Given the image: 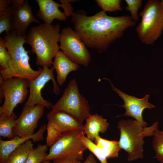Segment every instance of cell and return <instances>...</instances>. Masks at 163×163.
Wrapping results in <instances>:
<instances>
[{"mask_svg":"<svg viewBox=\"0 0 163 163\" xmlns=\"http://www.w3.org/2000/svg\"><path fill=\"white\" fill-rule=\"evenodd\" d=\"M17 117L13 113L11 115H0V136L11 140L14 136L13 133Z\"/></svg>","mask_w":163,"mask_h":163,"instance_id":"44dd1931","label":"cell"},{"mask_svg":"<svg viewBox=\"0 0 163 163\" xmlns=\"http://www.w3.org/2000/svg\"><path fill=\"white\" fill-rule=\"evenodd\" d=\"M61 4H63L62 8L64 10V13L67 17L70 16L73 12V8L70 3L71 2H74V0H60Z\"/></svg>","mask_w":163,"mask_h":163,"instance_id":"f546056e","label":"cell"},{"mask_svg":"<svg viewBox=\"0 0 163 163\" xmlns=\"http://www.w3.org/2000/svg\"><path fill=\"white\" fill-rule=\"evenodd\" d=\"M98 5L102 9V11L112 12L123 10L121 7V0H96Z\"/></svg>","mask_w":163,"mask_h":163,"instance_id":"484cf974","label":"cell"},{"mask_svg":"<svg viewBox=\"0 0 163 163\" xmlns=\"http://www.w3.org/2000/svg\"><path fill=\"white\" fill-rule=\"evenodd\" d=\"M11 3L13 10L12 27L18 35L26 36L27 28L32 22L41 23L34 17L28 0H11Z\"/></svg>","mask_w":163,"mask_h":163,"instance_id":"7c38bea8","label":"cell"},{"mask_svg":"<svg viewBox=\"0 0 163 163\" xmlns=\"http://www.w3.org/2000/svg\"><path fill=\"white\" fill-rule=\"evenodd\" d=\"M46 129V125H42L38 131L34 134L23 137L15 136L8 140L0 139V163H5L10 154L19 146L29 139L34 143L43 140V134Z\"/></svg>","mask_w":163,"mask_h":163,"instance_id":"9a60e30c","label":"cell"},{"mask_svg":"<svg viewBox=\"0 0 163 163\" xmlns=\"http://www.w3.org/2000/svg\"><path fill=\"white\" fill-rule=\"evenodd\" d=\"M39 7L36 16L41 19L45 23L52 24L53 21H66L67 17L61 12L59 7H63L62 4H59L53 0H36Z\"/></svg>","mask_w":163,"mask_h":163,"instance_id":"2e32d148","label":"cell"},{"mask_svg":"<svg viewBox=\"0 0 163 163\" xmlns=\"http://www.w3.org/2000/svg\"><path fill=\"white\" fill-rule=\"evenodd\" d=\"M45 107L41 104L30 107L24 106L13 128L14 136L23 137L34 134L38 122L44 114Z\"/></svg>","mask_w":163,"mask_h":163,"instance_id":"8fae6325","label":"cell"},{"mask_svg":"<svg viewBox=\"0 0 163 163\" xmlns=\"http://www.w3.org/2000/svg\"><path fill=\"white\" fill-rule=\"evenodd\" d=\"M40 74L36 78L28 80L29 94L24 106L32 107L37 104L44 106L48 109L51 108L52 105L49 101L44 100L41 95V91L46 84L50 80L53 82V91L56 94L60 93V88L56 82L53 75L54 68H50L46 66L43 67Z\"/></svg>","mask_w":163,"mask_h":163,"instance_id":"30bf717a","label":"cell"},{"mask_svg":"<svg viewBox=\"0 0 163 163\" xmlns=\"http://www.w3.org/2000/svg\"><path fill=\"white\" fill-rule=\"evenodd\" d=\"M33 145L30 139L27 140L10 154L5 163H25Z\"/></svg>","mask_w":163,"mask_h":163,"instance_id":"d6986e66","label":"cell"},{"mask_svg":"<svg viewBox=\"0 0 163 163\" xmlns=\"http://www.w3.org/2000/svg\"><path fill=\"white\" fill-rule=\"evenodd\" d=\"M94 141L107 158L118 157L119 152L121 149L118 141L108 140L101 138L100 136Z\"/></svg>","mask_w":163,"mask_h":163,"instance_id":"ffe728a7","label":"cell"},{"mask_svg":"<svg viewBox=\"0 0 163 163\" xmlns=\"http://www.w3.org/2000/svg\"><path fill=\"white\" fill-rule=\"evenodd\" d=\"M70 17L74 30L86 47L99 53L106 51L111 44L136 23L129 15L112 17L102 10L88 16L85 11L80 10Z\"/></svg>","mask_w":163,"mask_h":163,"instance_id":"6da1fadb","label":"cell"},{"mask_svg":"<svg viewBox=\"0 0 163 163\" xmlns=\"http://www.w3.org/2000/svg\"><path fill=\"white\" fill-rule=\"evenodd\" d=\"M11 58L5 46L4 38H0V65L3 70L10 67Z\"/></svg>","mask_w":163,"mask_h":163,"instance_id":"4316f807","label":"cell"},{"mask_svg":"<svg viewBox=\"0 0 163 163\" xmlns=\"http://www.w3.org/2000/svg\"><path fill=\"white\" fill-rule=\"evenodd\" d=\"M158 124L156 121L147 127L136 120L122 119L119 121L117 126L120 133L119 143L121 149L127 153L128 161L143 158V138L153 136L158 129Z\"/></svg>","mask_w":163,"mask_h":163,"instance_id":"277c9868","label":"cell"},{"mask_svg":"<svg viewBox=\"0 0 163 163\" xmlns=\"http://www.w3.org/2000/svg\"><path fill=\"white\" fill-rule=\"evenodd\" d=\"M80 138L84 145L99 160L101 163H108L107 158L104 155L97 145L87 138L84 133L80 136Z\"/></svg>","mask_w":163,"mask_h":163,"instance_id":"d4e9b609","label":"cell"},{"mask_svg":"<svg viewBox=\"0 0 163 163\" xmlns=\"http://www.w3.org/2000/svg\"><path fill=\"white\" fill-rule=\"evenodd\" d=\"M82 163H97L95 158L93 155L89 154L85 161Z\"/></svg>","mask_w":163,"mask_h":163,"instance_id":"d6a6232c","label":"cell"},{"mask_svg":"<svg viewBox=\"0 0 163 163\" xmlns=\"http://www.w3.org/2000/svg\"><path fill=\"white\" fill-rule=\"evenodd\" d=\"M85 122L84 125V134L92 141L99 136V133H105L109 125L106 119L97 113L91 114L85 120Z\"/></svg>","mask_w":163,"mask_h":163,"instance_id":"ac0fdd59","label":"cell"},{"mask_svg":"<svg viewBox=\"0 0 163 163\" xmlns=\"http://www.w3.org/2000/svg\"><path fill=\"white\" fill-rule=\"evenodd\" d=\"M0 103L4 98L0 107V115L10 116L17 105L24 102L29 93L28 80L19 78L3 79L0 77Z\"/></svg>","mask_w":163,"mask_h":163,"instance_id":"52a82bcc","label":"cell"},{"mask_svg":"<svg viewBox=\"0 0 163 163\" xmlns=\"http://www.w3.org/2000/svg\"><path fill=\"white\" fill-rule=\"evenodd\" d=\"M48 147L45 144H38L30 152L25 163H41L47 155Z\"/></svg>","mask_w":163,"mask_h":163,"instance_id":"7402d4cb","label":"cell"},{"mask_svg":"<svg viewBox=\"0 0 163 163\" xmlns=\"http://www.w3.org/2000/svg\"><path fill=\"white\" fill-rule=\"evenodd\" d=\"M11 0H0V14L4 12L9 7Z\"/></svg>","mask_w":163,"mask_h":163,"instance_id":"1f68e13d","label":"cell"},{"mask_svg":"<svg viewBox=\"0 0 163 163\" xmlns=\"http://www.w3.org/2000/svg\"><path fill=\"white\" fill-rule=\"evenodd\" d=\"M51 108L53 111L66 112L82 123L91 114L88 102L80 93L75 78L69 81L62 96Z\"/></svg>","mask_w":163,"mask_h":163,"instance_id":"8992f818","label":"cell"},{"mask_svg":"<svg viewBox=\"0 0 163 163\" xmlns=\"http://www.w3.org/2000/svg\"><path fill=\"white\" fill-rule=\"evenodd\" d=\"M104 78L109 81L112 89L118 94L124 102L123 105H120L126 110L125 113L123 116L133 117L144 127H146L147 123L143 120V112L146 108L151 109L155 107L153 104L148 102L149 95L147 94L143 98L139 99L133 96L127 95L115 88L110 80Z\"/></svg>","mask_w":163,"mask_h":163,"instance_id":"4fadbf2b","label":"cell"},{"mask_svg":"<svg viewBox=\"0 0 163 163\" xmlns=\"http://www.w3.org/2000/svg\"><path fill=\"white\" fill-rule=\"evenodd\" d=\"M53 161V163H81L80 161L67 158H62Z\"/></svg>","mask_w":163,"mask_h":163,"instance_id":"4dcf8cb0","label":"cell"},{"mask_svg":"<svg viewBox=\"0 0 163 163\" xmlns=\"http://www.w3.org/2000/svg\"><path fill=\"white\" fill-rule=\"evenodd\" d=\"M47 131L46 137V145L50 147L60 138L63 133L54 127L48 122L46 125Z\"/></svg>","mask_w":163,"mask_h":163,"instance_id":"83f0119b","label":"cell"},{"mask_svg":"<svg viewBox=\"0 0 163 163\" xmlns=\"http://www.w3.org/2000/svg\"><path fill=\"white\" fill-rule=\"evenodd\" d=\"M48 122L62 133L84 130V126L71 115L61 111L51 110L46 116Z\"/></svg>","mask_w":163,"mask_h":163,"instance_id":"5bb4252c","label":"cell"},{"mask_svg":"<svg viewBox=\"0 0 163 163\" xmlns=\"http://www.w3.org/2000/svg\"><path fill=\"white\" fill-rule=\"evenodd\" d=\"M59 42L60 49L71 61L79 65L88 66L91 60L90 54L74 30L70 27L63 28Z\"/></svg>","mask_w":163,"mask_h":163,"instance_id":"9c48e42d","label":"cell"},{"mask_svg":"<svg viewBox=\"0 0 163 163\" xmlns=\"http://www.w3.org/2000/svg\"><path fill=\"white\" fill-rule=\"evenodd\" d=\"M142 0H125L127 6L126 10L131 13V18L134 21L136 22L139 19L138 11L142 5Z\"/></svg>","mask_w":163,"mask_h":163,"instance_id":"f1b7e54d","label":"cell"},{"mask_svg":"<svg viewBox=\"0 0 163 163\" xmlns=\"http://www.w3.org/2000/svg\"><path fill=\"white\" fill-rule=\"evenodd\" d=\"M161 4L163 6V0H162L161 1Z\"/></svg>","mask_w":163,"mask_h":163,"instance_id":"e575fe53","label":"cell"},{"mask_svg":"<svg viewBox=\"0 0 163 163\" xmlns=\"http://www.w3.org/2000/svg\"><path fill=\"white\" fill-rule=\"evenodd\" d=\"M54 58L53 66L56 73L57 83L59 86H62L68 74L72 72L77 71L79 66L71 61L60 50Z\"/></svg>","mask_w":163,"mask_h":163,"instance_id":"e0dca14e","label":"cell"},{"mask_svg":"<svg viewBox=\"0 0 163 163\" xmlns=\"http://www.w3.org/2000/svg\"><path fill=\"white\" fill-rule=\"evenodd\" d=\"M142 19L136 31L142 42L152 44L163 31V6L158 0H149L140 13Z\"/></svg>","mask_w":163,"mask_h":163,"instance_id":"5b68a950","label":"cell"},{"mask_svg":"<svg viewBox=\"0 0 163 163\" xmlns=\"http://www.w3.org/2000/svg\"><path fill=\"white\" fill-rule=\"evenodd\" d=\"M13 13L12 6L9 7L4 12L0 14V34L4 31L5 33H8L13 30L11 26Z\"/></svg>","mask_w":163,"mask_h":163,"instance_id":"cb8c5ba5","label":"cell"},{"mask_svg":"<svg viewBox=\"0 0 163 163\" xmlns=\"http://www.w3.org/2000/svg\"><path fill=\"white\" fill-rule=\"evenodd\" d=\"M84 130L63 133L59 139L52 145L45 160H54L62 158L73 159L81 161L87 149L80 138Z\"/></svg>","mask_w":163,"mask_h":163,"instance_id":"ba28073f","label":"cell"},{"mask_svg":"<svg viewBox=\"0 0 163 163\" xmlns=\"http://www.w3.org/2000/svg\"><path fill=\"white\" fill-rule=\"evenodd\" d=\"M61 27L58 24H40L32 27L26 37V43L36 55V64L48 68L53 64V59L59 51L58 44Z\"/></svg>","mask_w":163,"mask_h":163,"instance_id":"7a4b0ae2","label":"cell"},{"mask_svg":"<svg viewBox=\"0 0 163 163\" xmlns=\"http://www.w3.org/2000/svg\"><path fill=\"white\" fill-rule=\"evenodd\" d=\"M41 163H52L50 160H45Z\"/></svg>","mask_w":163,"mask_h":163,"instance_id":"836d02e7","label":"cell"},{"mask_svg":"<svg viewBox=\"0 0 163 163\" xmlns=\"http://www.w3.org/2000/svg\"><path fill=\"white\" fill-rule=\"evenodd\" d=\"M152 139V147L155 152L154 158L163 163V132L157 129Z\"/></svg>","mask_w":163,"mask_h":163,"instance_id":"603a6c76","label":"cell"},{"mask_svg":"<svg viewBox=\"0 0 163 163\" xmlns=\"http://www.w3.org/2000/svg\"><path fill=\"white\" fill-rule=\"evenodd\" d=\"M6 48L11 58L9 68L5 70L1 68L0 76L3 79L19 78L31 80L37 78L43 69H32L29 64V51L26 50L24 44L26 43V36L18 35L14 30L5 33Z\"/></svg>","mask_w":163,"mask_h":163,"instance_id":"3957f363","label":"cell"}]
</instances>
